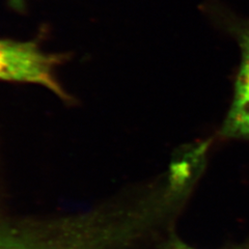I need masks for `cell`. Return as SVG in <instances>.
Listing matches in <instances>:
<instances>
[{
	"mask_svg": "<svg viewBox=\"0 0 249 249\" xmlns=\"http://www.w3.org/2000/svg\"><path fill=\"white\" fill-rule=\"evenodd\" d=\"M62 61L57 54L44 52L36 42L0 38V81L37 84L69 100L55 73Z\"/></svg>",
	"mask_w": 249,
	"mask_h": 249,
	"instance_id": "2",
	"label": "cell"
},
{
	"mask_svg": "<svg viewBox=\"0 0 249 249\" xmlns=\"http://www.w3.org/2000/svg\"><path fill=\"white\" fill-rule=\"evenodd\" d=\"M10 3L16 10H22L24 7V0H10Z\"/></svg>",
	"mask_w": 249,
	"mask_h": 249,
	"instance_id": "5",
	"label": "cell"
},
{
	"mask_svg": "<svg viewBox=\"0 0 249 249\" xmlns=\"http://www.w3.org/2000/svg\"><path fill=\"white\" fill-rule=\"evenodd\" d=\"M0 249H134L122 217L100 205L54 216L0 211Z\"/></svg>",
	"mask_w": 249,
	"mask_h": 249,
	"instance_id": "1",
	"label": "cell"
},
{
	"mask_svg": "<svg viewBox=\"0 0 249 249\" xmlns=\"http://www.w3.org/2000/svg\"><path fill=\"white\" fill-rule=\"evenodd\" d=\"M161 249H196V248H193L188 244H186L182 240L178 239L175 233L171 232L167 237V239L164 241V243H163ZM229 249H249V242H247L244 245L229 248Z\"/></svg>",
	"mask_w": 249,
	"mask_h": 249,
	"instance_id": "4",
	"label": "cell"
},
{
	"mask_svg": "<svg viewBox=\"0 0 249 249\" xmlns=\"http://www.w3.org/2000/svg\"><path fill=\"white\" fill-rule=\"evenodd\" d=\"M210 9L236 37L241 52L232 101L220 135L227 138H249V19H239L216 5Z\"/></svg>",
	"mask_w": 249,
	"mask_h": 249,
	"instance_id": "3",
	"label": "cell"
}]
</instances>
